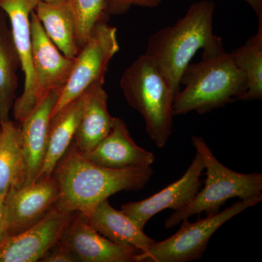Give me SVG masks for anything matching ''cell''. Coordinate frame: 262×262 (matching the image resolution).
Segmentation results:
<instances>
[{
  "label": "cell",
  "mask_w": 262,
  "mask_h": 262,
  "mask_svg": "<svg viewBox=\"0 0 262 262\" xmlns=\"http://www.w3.org/2000/svg\"><path fill=\"white\" fill-rule=\"evenodd\" d=\"M38 3H60V2L66 1V0H36Z\"/></svg>",
  "instance_id": "28"
},
{
  "label": "cell",
  "mask_w": 262,
  "mask_h": 262,
  "mask_svg": "<svg viewBox=\"0 0 262 262\" xmlns=\"http://www.w3.org/2000/svg\"><path fill=\"white\" fill-rule=\"evenodd\" d=\"M261 200L262 195L239 200L224 211L207 215L194 223L186 219L173 235L160 242L155 241L146 252L138 253L135 262H189L200 259L210 239L222 225Z\"/></svg>",
  "instance_id": "6"
},
{
  "label": "cell",
  "mask_w": 262,
  "mask_h": 262,
  "mask_svg": "<svg viewBox=\"0 0 262 262\" xmlns=\"http://www.w3.org/2000/svg\"><path fill=\"white\" fill-rule=\"evenodd\" d=\"M77 262H135L139 251L115 244L99 233L82 213L76 212L61 238Z\"/></svg>",
  "instance_id": "13"
},
{
  "label": "cell",
  "mask_w": 262,
  "mask_h": 262,
  "mask_svg": "<svg viewBox=\"0 0 262 262\" xmlns=\"http://www.w3.org/2000/svg\"><path fill=\"white\" fill-rule=\"evenodd\" d=\"M62 89L53 90L21 122L20 141L25 165L24 187L30 185L39 178L47 151L50 122Z\"/></svg>",
  "instance_id": "14"
},
{
  "label": "cell",
  "mask_w": 262,
  "mask_h": 262,
  "mask_svg": "<svg viewBox=\"0 0 262 262\" xmlns=\"http://www.w3.org/2000/svg\"><path fill=\"white\" fill-rule=\"evenodd\" d=\"M85 101L86 91L51 117L47 151L38 179L51 177L57 163L72 145Z\"/></svg>",
  "instance_id": "17"
},
{
  "label": "cell",
  "mask_w": 262,
  "mask_h": 262,
  "mask_svg": "<svg viewBox=\"0 0 262 262\" xmlns=\"http://www.w3.org/2000/svg\"><path fill=\"white\" fill-rule=\"evenodd\" d=\"M30 24L34 99L37 106L48 93L63 89L73 68L75 58L64 56L52 42L34 10L31 13Z\"/></svg>",
  "instance_id": "10"
},
{
  "label": "cell",
  "mask_w": 262,
  "mask_h": 262,
  "mask_svg": "<svg viewBox=\"0 0 262 262\" xmlns=\"http://www.w3.org/2000/svg\"><path fill=\"white\" fill-rule=\"evenodd\" d=\"M215 9L213 0L194 2L175 24L149 38L145 54L168 77L176 94L180 89L183 72L193 57L221 38L213 33Z\"/></svg>",
  "instance_id": "3"
},
{
  "label": "cell",
  "mask_w": 262,
  "mask_h": 262,
  "mask_svg": "<svg viewBox=\"0 0 262 262\" xmlns=\"http://www.w3.org/2000/svg\"><path fill=\"white\" fill-rule=\"evenodd\" d=\"M58 198L59 188L53 175L38 179L8 194L5 200L8 237L20 233L42 220L56 206Z\"/></svg>",
  "instance_id": "12"
},
{
  "label": "cell",
  "mask_w": 262,
  "mask_h": 262,
  "mask_svg": "<svg viewBox=\"0 0 262 262\" xmlns=\"http://www.w3.org/2000/svg\"><path fill=\"white\" fill-rule=\"evenodd\" d=\"M120 85L127 102L144 118L147 135L164 147L173 130L176 96L168 77L144 53L125 69Z\"/></svg>",
  "instance_id": "4"
},
{
  "label": "cell",
  "mask_w": 262,
  "mask_h": 262,
  "mask_svg": "<svg viewBox=\"0 0 262 262\" xmlns=\"http://www.w3.org/2000/svg\"><path fill=\"white\" fill-rule=\"evenodd\" d=\"M119 51L117 29L107 21L98 23L75 57L70 77L62 89L51 117L82 96L93 84L104 83L110 61Z\"/></svg>",
  "instance_id": "7"
},
{
  "label": "cell",
  "mask_w": 262,
  "mask_h": 262,
  "mask_svg": "<svg viewBox=\"0 0 262 262\" xmlns=\"http://www.w3.org/2000/svg\"><path fill=\"white\" fill-rule=\"evenodd\" d=\"M163 0H105L106 14L122 15L126 13L133 6L155 8L159 6Z\"/></svg>",
  "instance_id": "24"
},
{
  "label": "cell",
  "mask_w": 262,
  "mask_h": 262,
  "mask_svg": "<svg viewBox=\"0 0 262 262\" xmlns=\"http://www.w3.org/2000/svg\"><path fill=\"white\" fill-rule=\"evenodd\" d=\"M0 129H1V125H0Z\"/></svg>",
  "instance_id": "29"
},
{
  "label": "cell",
  "mask_w": 262,
  "mask_h": 262,
  "mask_svg": "<svg viewBox=\"0 0 262 262\" xmlns=\"http://www.w3.org/2000/svg\"><path fill=\"white\" fill-rule=\"evenodd\" d=\"M20 67L8 17L0 9V122L10 120L18 88L17 71Z\"/></svg>",
  "instance_id": "21"
},
{
  "label": "cell",
  "mask_w": 262,
  "mask_h": 262,
  "mask_svg": "<svg viewBox=\"0 0 262 262\" xmlns=\"http://www.w3.org/2000/svg\"><path fill=\"white\" fill-rule=\"evenodd\" d=\"M174 98L173 115H200L239 101L246 91L244 75L236 67L221 37L203 50L201 60L189 63L181 77Z\"/></svg>",
  "instance_id": "2"
},
{
  "label": "cell",
  "mask_w": 262,
  "mask_h": 262,
  "mask_svg": "<svg viewBox=\"0 0 262 262\" xmlns=\"http://www.w3.org/2000/svg\"><path fill=\"white\" fill-rule=\"evenodd\" d=\"M204 168L201 155L196 152L187 171L179 180L146 199L122 205L121 211L144 229L146 223L160 212L165 209L179 211L192 201L200 190Z\"/></svg>",
  "instance_id": "11"
},
{
  "label": "cell",
  "mask_w": 262,
  "mask_h": 262,
  "mask_svg": "<svg viewBox=\"0 0 262 262\" xmlns=\"http://www.w3.org/2000/svg\"><path fill=\"white\" fill-rule=\"evenodd\" d=\"M151 166L104 168L69 148L53 172L59 188L56 207L89 218L101 202L121 191L141 190L152 177Z\"/></svg>",
  "instance_id": "1"
},
{
  "label": "cell",
  "mask_w": 262,
  "mask_h": 262,
  "mask_svg": "<svg viewBox=\"0 0 262 262\" xmlns=\"http://www.w3.org/2000/svg\"><path fill=\"white\" fill-rule=\"evenodd\" d=\"M0 125V198L5 200L10 193L24 187L25 165L20 125L10 120Z\"/></svg>",
  "instance_id": "19"
},
{
  "label": "cell",
  "mask_w": 262,
  "mask_h": 262,
  "mask_svg": "<svg viewBox=\"0 0 262 262\" xmlns=\"http://www.w3.org/2000/svg\"><path fill=\"white\" fill-rule=\"evenodd\" d=\"M8 237L6 224V204L5 201L0 198V244Z\"/></svg>",
  "instance_id": "26"
},
{
  "label": "cell",
  "mask_w": 262,
  "mask_h": 262,
  "mask_svg": "<svg viewBox=\"0 0 262 262\" xmlns=\"http://www.w3.org/2000/svg\"><path fill=\"white\" fill-rule=\"evenodd\" d=\"M34 12L45 32L64 56L75 58L80 51L75 19L67 0L56 3H39Z\"/></svg>",
  "instance_id": "20"
},
{
  "label": "cell",
  "mask_w": 262,
  "mask_h": 262,
  "mask_svg": "<svg viewBox=\"0 0 262 262\" xmlns=\"http://www.w3.org/2000/svg\"><path fill=\"white\" fill-rule=\"evenodd\" d=\"M36 0H0V9L8 17L10 30L24 74V91L13 104L15 120L23 122L35 108L34 77L32 54L30 15L37 6Z\"/></svg>",
  "instance_id": "9"
},
{
  "label": "cell",
  "mask_w": 262,
  "mask_h": 262,
  "mask_svg": "<svg viewBox=\"0 0 262 262\" xmlns=\"http://www.w3.org/2000/svg\"><path fill=\"white\" fill-rule=\"evenodd\" d=\"M87 219L97 232L110 241L135 248L139 253L147 251L155 242L121 210L114 208L108 200L98 204Z\"/></svg>",
  "instance_id": "18"
},
{
  "label": "cell",
  "mask_w": 262,
  "mask_h": 262,
  "mask_svg": "<svg viewBox=\"0 0 262 262\" xmlns=\"http://www.w3.org/2000/svg\"><path fill=\"white\" fill-rule=\"evenodd\" d=\"M108 95L103 83L93 84L86 91V101L71 147L83 155L91 151L108 135L114 117L108 110Z\"/></svg>",
  "instance_id": "16"
},
{
  "label": "cell",
  "mask_w": 262,
  "mask_h": 262,
  "mask_svg": "<svg viewBox=\"0 0 262 262\" xmlns=\"http://www.w3.org/2000/svg\"><path fill=\"white\" fill-rule=\"evenodd\" d=\"M254 10L258 18L262 17V0H244Z\"/></svg>",
  "instance_id": "27"
},
{
  "label": "cell",
  "mask_w": 262,
  "mask_h": 262,
  "mask_svg": "<svg viewBox=\"0 0 262 262\" xmlns=\"http://www.w3.org/2000/svg\"><path fill=\"white\" fill-rule=\"evenodd\" d=\"M75 213L55 206L30 228L7 237L0 244V262L40 261L48 250L59 241Z\"/></svg>",
  "instance_id": "8"
},
{
  "label": "cell",
  "mask_w": 262,
  "mask_h": 262,
  "mask_svg": "<svg viewBox=\"0 0 262 262\" xmlns=\"http://www.w3.org/2000/svg\"><path fill=\"white\" fill-rule=\"evenodd\" d=\"M258 19L256 34L230 53L234 64L246 80V91L239 101L262 99V17Z\"/></svg>",
  "instance_id": "22"
},
{
  "label": "cell",
  "mask_w": 262,
  "mask_h": 262,
  "mask_svg": "<svg viewBox=\"0 0 262 262\" xmlns=\"http://www.w3.org/2000/svg\"><path fill=\"white\" fill-rule=\"evenodd\" d=\"M42 262H77V258L64 245L58 241L43 256Z\"/></svg>",
  "instance_id": "25"
},
{
  "label": "cell",
  "mask_w": 262,
  "mask_h": 262,
  "mask_svg": "<svg viewBox=\"0 0 262 262\" xmlns=\"http://www.w3.org/2000/svg\"><path fill=\"white\" fill-rule=\"evenodd\" d=\"M192 143L196 152L201 155L206 170L205 187L198 191L188 206L174 211L165 220L167 229L203 212L207 215L218 213L221 206L231 198L246 200L262 195L261 173H238L225 166L217 160L202 136H193Z\"/></svg>",
  "instance_id": "5"
},
{
  "label": "cell",
  "mask_w": 262,
  "mask_h": 262,
  "mask_svg": "<svg viewBox=\"0 0 262 262\" xmlns=\"http://www.w3.org/2000/svg\"><path fill=\"white\" fill-rule=\"evenodd\" d=\"M75 22L77 44L80 48L100 22L108 21L105 0H67Z\"/></svg>",
  "instance_id": "23"
},
{
  "label": "cell",
  "mask_w": 262,
  "mask_h": 262,
  "mask_svg": "<svg viewBox=\"0 0 262 262\" xmlns=\"http://www.w3.org/2000/svg\"><path fill=\"white\" fill-rule=\"evenodd\" d=\"M82 155L96 165L113 169L151 166L155 161L152 152L136 144L126 124L119 117H114L108 135L91 151Z\"/></svg>",
  "instance_id": "15"
}]
</instances>
